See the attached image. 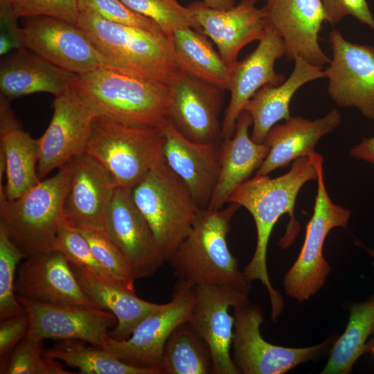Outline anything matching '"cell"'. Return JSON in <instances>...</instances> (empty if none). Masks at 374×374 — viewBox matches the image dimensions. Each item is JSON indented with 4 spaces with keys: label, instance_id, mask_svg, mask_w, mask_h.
Masks as SVG:
<instances>
[{
    "label": "cell",
    "instance_id": "cell-1",
    "mask_svg": "<svg viewBox=\"0 0 374 374\" xmlns=\"http://www.w3.org/2000/svg\"><path fill=\"white\" fill-rule=\"evenodd\" d=\"M323 161L322 156L314 152L293 161L290 170L278 177L255 175L240 184L228 200V203H235L246 208L254 220L256 247L243 271L251 282L259 280L267 288L271 303V319L274 322L283 312L284 301L269 278L267 267L269 240L279 217L288 214L290 219L287 232L279 244L285 249L292 243L299 230L294 214L296 197L305 183L317 180L319 167Z\"/></svg>",
    "mask_w": 374,
    "mask_h": 374
},
{
    "label": "cell",
    "instance_id": "cell-2",
    "mask_svg": "<svg viewBox=\"0 0 374 374\" xmlns=\"http://www.w3.org/2000/svg\"><path fill=\"white\" fill-rule=\"evenodd\" d=\"M240 205L201 208L185 238L167 260L177 280L193 286L211 285L249 295L251 281L238 268L227 244L231 220Z\"/></svg>",
    "mask_w": 374,
    "mask_h": 374
},
{
    "label": "cell",
    "instance_id": "cell-3",
    "mask_svg": "<svg viewBox=\"0 0 374 374\" xmlns=\"http://www.w3.org/2000/svg\"><path fill=\"white\" fill-rule=\"evenodd\" d=\"M72 84L98 116L159 128L169 121L172 89L167 84L103 66L75 75Z\"/></svg>",
    "mask_w": 374,
    "mask_h": 374
},
{
    "label": "cell",
    "instance_id": "cell-4",
    "mask_svg": "<svg viewBox=\"0 0 374 374\" xmlns=\"http://www.w3.org/2000/svg\"><path fill=\"white\" fill-rule=\"evenodd\" d=\"M76 26L113 67L170 85L181 69L172 36L109 21L80 10Z\"/></svg>",
    "mask_w": 374,
    "mask_h": 374
},
{
    "label": "cell",
    "instance_id": "cell-5",
    "mask_svg": "<svg viewBox=\"0 0 374 374\" xmlns=\"http://www.w3.org/2000/svg\"><path fill=\"white\" fill-rule=\"evenodd\" d=\"M161 128L98 116L86 152L109 172L116 187L132 189L164 161Z\"/></svg>",
    "mask_w": 374,
    "mask_h": 374
},
{
    "label": "cell",
    "instance_id": "cell-6",
    "mask_svg": "<svg viewBox=\"0 0 374 374\" xmlns=\"http://www.w3.org/2000/svg\"><path fill=\"white\" fill-rule=\"evenodd\" d=\"M71 174L68 162L19 198L0 197V225L27 257L54 249Z\"/></svg>",
    "mask_w": 374,
    "mask_h": 374
},
{
    "label": "cell",
    "instance_id": "cell-7",
    "mask_svg": "<svg viewBox=\"0 0 374 374\" xmlns=\"http://www.w3.org/2000/svg\"><path fill=\"white\" fill-rule=\"evenodd\" d=\"M131 195L166 262L186 236L201 208L165 160L131 189Z\"/></svg>",
    "mask_w": 374,
    "mask_h": 374
},
{
    "label": "cell",
    "instance_id": "cell-8",
    "mask_svg": "<svg viewBox=\"0 0 374 374\" xmlns=\"http://www.w3.org/2000/svg\"><path fill=\"white\" fill-rule=\"evenodd\" d=\"M317 181L313 213L306 226L303 246L283 278L286 294L301 303L322 287L331 270L323 256L328 234L335 227H346L351 216L349 209L330 199L324 183L323 163L319 167Z\"/></svg>",
    "mask_w": 374,
    "mask_h": 374
},
{
    "label": "cell",
    "instance_id": "cell-9",
    "mask_svg": "<svg viewBox=\"0 0 374 374\" xmlns=\"http://www.w3.org/2000/svg\"><path fill=\"white\" fill-rule=\"evenodd\" d=\"M234 318L232 359L240 373L283 374L313 359L334 339L305 348H290L267 342L260 334L262 310L247 302L233 307Z\"/></svg>",
    "mask_w": 374,
    "mask_h": 374
},
{
    "label": "cell",
    "instance_id": "cell-10",
    "mask_svg": "<svg viewBox=\"0 0 374 374\" xmlns=\"http://www.w3.org/2000/svg\"><path fill=\"white\" fill-rule=\"evenodd\" d=\"M197 299L195 287L177 280L171 300L142 321L125 339L108 336L102 347L122 362L161 374L166 343L180 324L188 321Z\"/></svg>",
    "mask_w": 374,
    "mask_h": 374
},
{
    "label": "cell",
    "instance_id": "cell-11",
    "mask_svg": "<svg viewBox=\"0 0 374 374\" xmlns=\"http://www.w3.org/2000/svg\"><path fill=\"white\" fill-rule=\"evenodd\" d=\"M53 107L50 124L37 139V175L40 180L86 152L93 123L98 116L73 84L55 97Z\"/></svg>",
    "mask_w": 374,
    "mask_h": 374
},
{
    "label": "cell",
    "instance_id": "cell-12",
    "mask_svg": "<svg viewBox=\"0 0 374 374\" xmlns=\"http://www.w3.org/2000/svg\"><path fill=\"white\" fill-rule=\"evenodd\" d=\"M332 58L325 71L328 92L335 103L355 107L374 121V46L352 43L332 30Z\"/></svg>",
    "mask_w": 374,
    "mask_h": 374
},
{
    "label": "cell",
    "instance_id": "cell-13",
    "mask_svg": "<svg viewBox=\"0 0 374 374\" xmlns=\"http://www.w3.org/2000/svg\"><path fill=\"white\" fill-rule=\"evenodd\" d=\"M17 299L29 319L26 336L39 342L79 340L102 348L109 335L108 328L117 323L116 317L103 309Z\"/></svg>",
    "mask_w": 374,
    "mask_h": 374
},
{
    "label": "cell",
    "instance_id": "cell-14",
    "mask_svg": "<svg viewBox=\"0 0 374 374\" xmlns=\"http://www.w3.org/2000/svg\"><path fill=\"white\" fill-rule=\"evenodd\" d=\"M23 47L75 75L111 66L75 24L40 17L21 28Z\"/></svg>",
    "mask_w": 374,
    "mask_h": 374
},
{
    "label": "cell",
    "instance_id": "cell-15",
    "mask_svg": "<svg viewBox=\"0 0 374 374\" xmlns=\"http://www.w3.org/2000/svg\"><path fill=\"white\" fill-rule=\"evenodd\" d=\"M104 230L123 254L136 280L152 276L166 262L152 229L132 199L131 189L116 188Z\"/></svg>",
    "mask_w": 374,
    "mask_h": 374
},
{
    "label": "cell",
    "instance_id": "cell-16",
    "mask_svg": "<svg viewBox=\"0 0 374 374\" xmlns=\"http://www.w3.org/2000/svg\"><path fill=\"white\" fill-rule=\"evenodd\" d=\"M168 118L187 139L199 143L223 140L220 112L224 89L180 71L170 84Z\"/></svg>",
    "mask_w": 374,
    "mask_h": 374
},
{
    "label": "cell",
    "instance_id": "cell-17",
    "mask_svg": "<svg viewBox=\"0 0 374 374\" xmlns=\"http://www.w3.org/2000/svg\"><path fill=\"white\" fill-rule=\"evenodd\" d=\"M188 322L209 346L215 374H240L231 356L234 318L229 310L249 301L248 295L232 289L200 285Z\"/></svg>",
    "mask_w": 374,
    "mask_h": 374
},
{
    "label": "cell",
    "instance_id": "cell-18",
    "mask_svg": "<svg viewBox=\"0 0 374 374\" xmlns=\"http://www.w3.org/2000/svg\"><path fill=\"white\" fill-rule=\"evenodd\" d=\"M262 8L267 27L284 41L288 60L301 57L320 67L330 64L319 44L322 24L326 21L321 0H268Z\"/></svg>",
    "mask_w": 374,
    "mask_h": 374
},
{
    "label": "cell",
    "instance_id": "cell-19",
    "mask_svg": "<svg viewBox=\"0 0 374 374\" xmlns=\"http://www.w3.org/2000/svg\"><path fill=\"white\" fill-rule=\"evenodd\" d=\"M17 269V296L31 301L101 309L81 288L70 263L60 251L28 256Z\"/></svg>",
    "mask_w": 374,
    "mask_h": 374
},
{
    "label": "cell",
    "instance_id": "cell-20",
    "mask_svg": "<svg viewBox=\"0 0 374 374\" xmlns=\"http://www.w3.org/2000/svg\"><path fill=\"white\" fill-rule=\"evenodd\" d=\"M284 55V41L267 27L255 50L231 69L230 100L222 121L223 139L233 136L238 117L260 88L279 85L285 80V76L277 73L274 69L276 61Z\"/></svg>",
    "mask_w": 374,
    "mask_h": 374
},
{
    "label": "cell",
    "instance_id": "cell-21",
    "mask_svg": "<svg viewBox=\"0 0 374 374\" xmlns=\"http://www.w3.org/2000/svg\"><path fill=\"white\" fill-rule=\"evenodd\" d=\"M258 1L241 0L228 9L213 8L203 2L189 6L201 33L215 44L230 69L238 62L240 50L253 41H259L266 30L265 12L256 6Z\"/></svg>",
    "mask_w": 374,
    "mask_h": 374
},
{
    "label": "cell",
    "instance_id": "cell-22",
    "mask_svg": "<svg viewBox=\"0 0 374 374\" xmlns=\"http://www.w3.org/2000/svg\"><path fill=\"white\" fill-rule=\"evenodd\" d=\"M69 162L71 174L64 204L65 220L77 228L104 229L116 188L112 177L87 152Z\"/></svg>",
    "mask_w": 374,
    "mask_h": 374
},
{
    "label": "cell",
    "instance_id": "cell-23",
    "mask_svg": "<svg viewBox=\"0 0 374 374\" xmlns=\"http://www.w3.org/2000/svg\"><path fill=\"white\" fill-rule=\"evenodd\" d=\"M161 130L165 161L186 184L199 207L207 208L220 175L222 141L194 142L183 136L170 120Z\"/></svg>",
    "mask_w": 374,
    "mask_h": 374
},
{
    "label": "cell",
    "instance_id": "cell-24",
    "mask_svg": "<svg viewBox=\"0 0 374 374\" xmlns=\"http://www.w3.org/2000/svg\"><path fill=\"white\" fill-rule=\"evenodd\" d=\"M341 118L339 112L333 109L318 119L297 116L274 125L263 142L269 147V152L255 175H268L298 158L314 153L319 141L335 129Z\"/></svg>",
    "mask_w": 374,
    "mask_h": 374
},
{
    "label": "cell",
    "instance_id": "cell-25",
    "mask_svg": "<svg viewBox=\"0 0 374 374\" xmlns=\"http://www.w3.org/2000/svg\"><path fill=\"white\" fill-rule=\"evenodd\" d=\"M251 126V117L243 111L233 136L222 141L220 175L208 209L224 208L233 191L256 173L267 157L269 147L251 139L249 134Z\"/></svg>",
    "mask_w": 374,
    "mask_h": 374
},
{
    "label": "cell",
    "instance_id": "cell-26",
    "mask_svg": "<svg viewBox=\"0 0 374 374\" xmlns=\"http://www.w3.org/2000/svg\"><path fill=\"white\" fill-rule=\"evenodd\" d=\"M75 76L30 50L21 48L1 62V95L10 99L46 92L55 97L72 84Z\"/></svg>",
    "mask_w": 374,
    "mask_h": 374
},
{
    "label": "cell",
    "instance_id": "cell-27",
    "mask_svg": "<svg viewBox=\"0 0 374 374\" xmlns=\"http://www.w3.org/2000/svg\"><path fill=\"white\" fill-rule=\"evenodd\" d=\"M83 291L101 308L111 312L117 323L109 335L118 340L127 339L145 319L161 309L164 304L145 301L124 285L100 278L71 265Z\"/></svg>",
    "mask_w": 374,
    "mask_h": 374
},
{
    "label": "cell",
    "instance_id": "cell-28",
    "mask_svg": "<svg viewBox=\"0 0 374 374\" xmlns=\"http://www.w3.org/2000/svg\"><path fill=\"white\" fill-rule=\"evenodd\" d=\"M294 61V69L287 80L279 85L262 87L244 107V111L248 112L252 119L251 138L257 143H263L268 132L276 123L290 119V100L299 88L309 82L326 77L322 67L311 64L301 57Z\"/></svg>",
    "mask_w": 374,
    "mask_h": 374
},
{
    "label": "cell",
    "instance_id": "cell-29",
    "mask_svg": "<svg viewBox=\"0 0 374 374\" xmlns=\"http://www.w3.org/2000/svg\"><path fill=\"white\" fill-rule=\"evenodd\" d=\"M5 161L6 183L4 193L14 200L37 184L38 140L19 126L1 131V150Z\"/></svg>",
    "mask_w": 374,
    "mask_h": 374
},
{
    "label": "cell",
    "instance_id": "cell-30",
    "mask_svg": "<svg viewBox=\"0 0 374 374\" xmlns=\"http://www.w3.org/2000/svg\"><path fill=\"white\" fill-rule=\"evenodd\" d=\"M172 39L176 61L181 71L229 90L231 69L205 35L186 28L176 30Z\"/></svg>",
    "mask_w": 374,
    "mask_h": 374
},
{
    "label": "cell",
    "instance_id": "cell-31",
    "mask_svg": "<svg viewBox=\"0 0 374 374\" xmlns=\"http://www.w3.org/2000/svg\"><path fill=\"white\" fill-rule=\"evenodd\" d=\"M374 334V294L352 305L348 324L334 342L321 374H348L360 356L370 349L368 338Z\"/></svg>",
    "mask_w": 374,
    "mask_h": 374
},
{
    "label": "cell",
    "instance_id": "cell-32",
    "mask_svg": "<svg viewBox=\"0 0 374 374\" xmlns=\"http://www.w3.org/2000/svg\"><path fill=\"white\" fill-rule=\"evenodd\" d=\"M161 370V374L214 373L209 346L188 321L177 326L168 339Z\"/></svg>",
    "mask_w": 374,
    "mask_h": 374
},
{
    "label": "cell",
    "instance_id": "cell-33",
    "mask_svg": "<svg viewBox=\"0 0 374 374\" xmlns=\"http://www.w3.org/2000/svg\"><path fill=\"white\" fill-rule=\"evenodd\" d=\"M79 340H64L47 348L43 355L64 362L81 374H159L154 369L140 368L125 363L105 349L88 347Z\"/></svg>",
    "mask_w": 374,
    "mask_h": 374
},
{
    "label": "cell",
    "instance_id": "cell-34",
    "mask_svg": "<svg viewBox=\"0 0 374 374\" xmlns=\"http://www.w3.org/2000/svg\"><path fill=\"white\" fill-rule=\"evenodd\" d=\"M136 13L153 21L167 35L177 30L191 28L201 32L192 9L177 0H121Z\"/></svg>",
    "mask_w": 374,
    "mask_h": 374
},
{
    "label": "cell",
    "instance_id": "cell-35",
    "mask_svg": "<svg viewBox=\"0 0 374 374\" xmlns=\"http://www.w3.org/2000/svg\"><path fill=\"white\" fill-rule=\"evenodd\" d=\"M26 254L0 225V320L25 313L15 292V273Z\"/></svg>",
    "mask_w": 374,
    "mask_h": 374
},
{
    "label": "cell",
    "instance_id": "cell-36",
    "mask_svg": "<svg viewBox=\"0 0 374 374\" xmlns=\"http://www.w3.org/2000/svg\"><path fill=\"white\" fill-rule=\"evenodd\" d=\"M39 341L26 337L1 363V374H70L59 360L43 355Z\"/></svg>",
    "mask_w": 374,
    "mask_h": 374
},
{
    "label": "cell",
    "instance_id": "cell-37",
    "mask_svg": "<svg viewBox=\"0 0 374 374\" xmlns=\"http://www.w3.org/2000/svg\"><path fill=\"white\" fill-rule=\"evenodd\" d=\"M77 228V227H76ZM87 240L91 250L100 265L119 283L134 290L136 278L123 254L104 229L77 228Z\"/></svg>",
    "mask_w": 374,
    "mask_h": 374
},
{
    "label": "cell",
    "instance_id": "cell-38",
    "mask_svg": "<svg viewBox=\"0 0 374 374\" xmlns=\"http://www.w3.org/2000/svg\"><path fill=\"white\" fill-rule=\"evenodd\" d=\"M54 249L64 254L71 265L104 279L118 283L94 257L85 238L65 218L59 227Z\"/></svg>",
    "mask_w": 374,
    "mask_h": 374
},
{
    "label": "cell",
    "instance_id": "cell-39",
    "mask_svg": "<svg viewBox=\"0 0 374 374\" xmlns=\"http://www.w3.org/2000/svg\"><path fill=\"white\" fill-rule=\"evenodd\" d=\"M79 8L80 11H93L114 23L139 28L156 35H166L153 21L133 11L121 0H79Z\"/></svg>",
    "mask_w": 374,
    "mask_h": 374
},
{
    "label": "cell",
    "instance_id": "cell-40",
    "mask_svg": "<svg viewBox=\"0 0 374 374\" xmlns=\"http://www.w3.org/2000/svg\"><path fill=\"white\" fill-rule=\"evenodd\" d=\"M12 13L18 17H46L76 25L79 0H8Z\"/></svg>",
    "mask_w": 374,
    "mask_h": 374
},
{
    "label": "cell",
    "instance_id": "cell-41",
    "mask_svg": "<svg viewBox=\"0 0 374 374\" xmlns=\"http://www.w3.org/2000/svg\"><path fill=\"white\" fill-rule=\"evenodd\" d=\"M327 22L333 25L346 15L374 30V17L366 0H321Z\"/></svg>",
    "mask_w": 374,
    "mask_h": 374
},
{
    "label": "cell",
    "instance_id": "cell-42",
    "mask_svg": "<svg viewBox=\"0 0 374 374\" xmlns=\"http://www.w3.org/2000/svg\"><path fill=\"white\" fill-rule=\"evenodd\" d=\"M28 328L29 319L26 312L1 320V363L7 358L13 348L26 337Z\"/></svg>",
    "mask_w": 374,
    "mask_h": 374
},
{
    "label": "cell",
    "instance_id": "cell-43",
    "mask_svg": "<svg viewBox=\"0 0 374 374\" xmlns=\"http://www.w3.org/2000/svg\"><path fill=\"white\" fill-rule=\"evenodd\" d=\"M1 35L0 55H4L13 48L23 47L21 28L17 24V17L12 13L8 0H0Z\"/></svg>",
    "mask_w": 374,
    "mask_h": 374
},
{
    "label": "cell",
    "instance_id": "cell-44",
    "mask_svg": "<svg viewBox=\"0 0 374 374\" xmlns=\"http://www.w3.org/2000/svg\"><path fill=\"white\" fill-rule=\"evenodd\" d=\"M349 154L357 160L374 165V136L363 138L359 143L350 148Z\"/></svg>",
    "mask_w": 374,
    "mask_h": 374
},
{
    "label": "cell",
    "instance_id": "cell-45",
    "mask_svg": "<svg viewBox=\"0 0 374 374\" xmlns=\"http://www.w3.org/2000/svg\"><path fill=\"white\" fill-rule=\"evenodd\" d=\"M202 2L216 9H228L235 6V0H202Z\"/></svg>",
    "mask_w": 374,
    "mask_h": 374
},
{
    "label": "cell",
    "instance_id": "cell-46",
    "mask_svg": "<svg viewBox=\"0 0 374 374\" xmlns=\"http://www.w3.org/2000/svg\"><path fill=\"white\" fill-rule=\"evenodd\" d=\"M364 248L368 252V253L373 258V265L374 266V249L368 248V247H364Z\"/></svg>",
    "mask_w": 374,
    "mask_h": 374
},
{
    "label": "cell",
    "instance_id": "cell-47",
    "mask_svg": "<svg viewBox=\"0 0 374 374\" xmlns=\"http://www.w3.org/2000/svg\"><path fill=\"white\" fill-rule=\"evenodd\" d=\"M370 350H371L373 355H374V344L370 347Z\"/></svg>",
    "mask_w": 374,
    "mask_h": 374
},
{
    "label": "cell",
    "instance_id": "cell-48",
    "mask_svg": "<svg viewBox=\"0 0 374 374\" xmlns=\"http://www.w3.org/2000/svg\"><path fill=\"white\" fill-rule=\"evenodd\" d=\"M267 1H268V0H267Z\"/></svg>",
    "mask_w": 374,
    "mask_h": 374
}]
</instances>
